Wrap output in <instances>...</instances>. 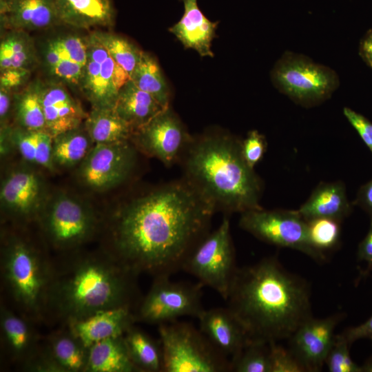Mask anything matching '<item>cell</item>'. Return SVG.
<instances>
[{
	"label": "cell",
	"instance_id": "cell-1",
	"mask_svg": "<svg viewBox=\"0 0 372 372\" xmlns=\"http://www.w3.org/2000/svg\"><path fill=\"white\" fill-rule=\"evenodd\" d=\"M214 210L188 181L164 186L118 214L110 254L136 275L170 276L208 234Z\"/></svg>",
	"mask_w": 372,
	"mask_h": 372
},
{
	"label": "cell",
	"instance_id": "cell-2",
	"mask_svg": "<svg viewBox=\"0 0 372 372\" xmlns=\"http://www.w3.org/2000/svg\"><path fill=\"white\" fill-rule=\"evenodd\" d=\"M226 301L254 342L289 339L313 317L307 282L287 271L275 257L238 267Z\"/></svg>",
	"mask_w": 372,
	"mask_h": 372
},
{
	"label": "cell",
	"instance_id": "cell-3",
	"mask_svg": "<svg viewBox=\"0 0 372 372\" xmlns=\"http://www.w3.org/2000/svg\"><path fill=\"white\" fill-rule=\"evenodd\" d=\"M134 273L108 256L79 257L53 268L45 314L68 323L101 311L132 309L138 297Z\"/></svg>",
	"mask_w": 372,
	"mask_h": 372
},
{
	"label": "cell",
	"instance_id": "cell-4",
	"mask_svg": "<svg viewBox=\"0 0 372 372\" xmlns=\"http://www.w3.org/2000/svg\"><path fill=\"white\" fill-rule=\"evenodd\" d=\"M188 182L214 209L244 212L260 209L262 183L243 158L241 142L227 135H207L189 145Z\"/></svg>",
	"mask_w": 372,
	"mask_h": 372
},
{
	"label": "cell",
	"instance_id": "cell-5",
	"mask_svg": "<svg viewBox=\"0 0 372 372\" xmlns=\"http://www.w3.org/2000/svg\"><path fill=\"white\" fill-rule=\"evenodd\" d=\"M1 261L4 282L15 304L30 318L43 317L52 266L30 245L18 239L8 243Z\"/></svg>",
	"mask_w": 372,
	"mask_h": 372
},
{
	"label": "cell",
	"instance_id": "cell-6",
	"mask_svg": "<svg viewBox=\"0 0 372 372\" xmlns=\"http://www.w3.org/2000/svg\"><path fill=\"white\" fill-rule=\"evenodd\" d=\"M163 372H228L230 359L192 324L176 320L158 325Z\"/></svg>",
	"mask_w": 372,
	"mask_h": 372
},
{
	"label": "cell",
	"instance_id": "cell-7",
	"mask_svg": "<svg viewBox=\"0 0 372 372\" xmlns=\"http://www.w3.org/2000/svg\"><path fill=\"white\" fill-rule=\"evenodd\" d=\"M271 78L280 92L304 107L324 102L340 85L339 76L333 69L288 51L274 65Z\"/></svg>",
	"mask_w": 372,
	"mask_h": 372
},
{
	"label": "cell",
	"instance_id": "cell-8",
	"mask_svg": "<svg viewBox=\"0 0 372 372\" xmlns=\"http://www.w3.org/2000/svg\"><path fill=\"white\" fill-rule=\"evenodd\" d=\"M228 218L208 234L191 254L183 269L226 300L237 269Z\"/></svg>",
	"mask_w": 372,
	"mask_h": 372
},
{
	"label": "cell",
	"instance_id": "cell-9",
	"mask_svg": "<svg viewBox=\"0 0 372 372\" xmlns=\"http://www.w3.org/2000/svg\"><path fill=\"white\" fill-rule=\"evenodd\" d=\"M239 226L269 244L299 251L319 262L326 260L311 243L307 221L298 210H247L240 213Z\"/></svg>",
	"mask_w": 372,
	"mask_h": 372
},
{
	"label": "cell",
	"instance_id": "cell-10",
	"mask_svg": "<svg viewBox=\"0 0 372 372\" xmlns=\"http://www.w3.org/2000/svg\"><path fill=\"white\" fill-rule=\"evenodd\" d=\"M169 277L154 278L134 313L136 320L159 325L183 316L198 318L204 311L201 283L174 282Z\"/></svg>",
	"mask_w": 372,
	"mask_h": 372
},
{
	"label": "cell",
	"instance_id": "cell-11",
	"mask_svg": "<svg viewBox=\"0 0 372 372\" xmlns=\"http://www.w3.org/2000/svg\"><path fill=\"white\" fill-rule=\"evenodd\" d=\"M87 58L79 86L92 108L114 107L128 74L110 56L92 32L87 37Z\"/></svg>",
	"mask_w": 372,
	"mask_h": 372
},
{
	"label": "cell",
	"instance_id": "cell-12",
	"mask_svg": "<svg viewBox=\"0 0 372 372\" xmlns=\"http://www.w3.org/2000/svg\"><path fill=\"white\" fill-rule=\"evenodd\" d=\"M134 158V150L127 141L96 144L83 162L81 178L93 189L111 187L127 178Z\"/></svg>",
	"mask_w": 372,
	"mask_h": 372
},
{
	"label": "cell",
	"instance_id": "cell-13",
	"mask_svg": "<svg viewBox=\"0 0 372 372\" xmlns=\"http://www.w3.org/2000/svg\"><path fill=\"white\" fill-rule=\"evenodd\" d=\"M131 136L145 153L167 165L176 161L190 141L183 124L169 107L134 130Z\"/></svg>",
	"mask_w": 372,
	"mask_h": 372
},
{
	"label": "cell",
	"instance_id": "cell-14",
	"mask_svg": "<svg viewBox=\"0 0 372 372\" xmlns=\"http://www.w3.org/2000/svg\"><path fill=\"white\" fill-rule=\"evenodd\" d=\"M340 320L341 314L320 319L311 317L289 338V349L306 371H321Z\"/></svg>",
	"mask_w": 372,
	"mask_h": 372
},
{
	"label": "cell",
	"instance_id": "cell-15",
	"mask_svg": "<svg viewBox=\"0 0 372 372\" xmlns=\"http://www.w3.org/2000/svg\"><path fill=\"white\" fill-rule=\"evenodd\" d=\"M45 227L52 242L66 248L85 240L93 230L94 220L81 204L63 196L52 206Z\"/></svg>",
	"mask_w": 372,
	"mask_h": 372
},
{
	"label": "cell",
	"instance_id": "cell-16",
	"mask_svg": "<svg viewBox=\"0 0 372 372\" xmlns=\"http://www.w3.org/2000/svg\"><path fill=\"white\" fill-rule=\"evenodd\" d=\"M46 131L54 137L76 128L85 121L86 114L59 81L39 82Z\"/></svg>",
	"mask_w": 372,
	"mask_h": 372
},
{
	"label": "cell",
	"instance_id": "cell-17",
	"mask_svg": "<svg viewBox=\"0 0 372 372\" xmlns=\"http://www.w3.org/2000/svg\"><path fill=\"white\" fill-rule=\"evenodd\" d=\"M0 21L4 30L25 32L63 25L55 0H0Z\"/></svg>",
	"mask_w": 372,
	"mask_h": 372
},
{
	"label": "cell",
	"instance_id": "cell-18",
	"mask_svg": "<svg viewBox=\"0 0 372 372\" xmlns=\"http://www.w3.org/2000/svg\"><path fill=\"white\" fill-rule=\"evenodd\" d=\"M198 319L199 329L229 359L251 342L243 327L227 307L205 309Z\"/></svg>",
	"mask_w": 372,
	"mask_h": 372
},
{
	"label": "cell",
	"instance_id": "cell-19",
	"mask_svg": "<svg viewBox=\"0 0 372 372\" xmlns=\"http://www.w3.org/2000/svg\"><path fill=\"white\" fill-rule=\"evenodd\" d=\"M88 349L68 329L54 333L46 347L28 365L48 371H85Z\"/></svg>",
	"mask_w": 372,
	"mask_h": 372
},
{
	"label": "cell",
	"instance_id": "cell-20",
	"mask_svg": "<svg viewBox=\"0 0 372 372\" xmlns=\"http://www.w3.org/2000/svg\"><path fill=\"white\" fill-rule=\"evenodd\" d=\"M135 320L131 309L118 307L101 311L67 324L73 335L88 349L99 341L124 335Z\"/></svg>",
	"mask_w": 372,
	"mask_h": 372
},
{
	"label": "cell",
	"instance_id": "cell-21",
	"mask_svg": "<svg viewBox=\"0 0 372 372\" xmlns=\"http://www.w3.org/2000/svg\"><path fill=\"white\" fill-rule=\"evenodd\" d=\"M184 13L178 23L169 28L185 48L194 49L201 56L214 57L211 44L216 37L218 21H209L200 10L197 0H181Z\"/></svg>",
	"mask_w": 372,
	"mask_h": 372
},
{
	"label": "cell",
	"instance_id": "cell-22",
	"mask_svg": "<svg viewBox=\"0 0 372 372\" xmlns=\"http://www.w3.org/2000/svg\"><path fill=\"white\" fill-rule=\"evenodd\" d=\"M63 25L88 30L112 27L116 9L113 0H55Z\"/></svg>",
	"mask_w": 372,
	"mask_h": 372
},
{
	"label": "cell",
	"instance_id": "cell-23",
	"mask_svg": "<svg viewBox=\"0 0 372 372\" xmlns=\"http://www.w3.org/2000/svg\"><path fill=\"white\" fill-rule=\"evenodd\" d=\"M353 205L342 182L321 183L298 211L307 221L318 218L341 221L352 212Z\"/></svg>",
	"mask_w": 372,
	"mask_h": 372
},
{
	"label": "cell",
	"instance_id": "cell-24",
	"mask_svg": "<svg viewBox=\"0 0 372 372\" xmlns=\"http://www.w3.org/2000/svg\"><path fill=\"white\" fill-rule=\"evenodd\" d=\"M1 331L3 346L12 360L28 364L37 355L36 332L25 318L3 307Z\"/></svg>",
	"mask_w": 372,
	"mask_h": 372
},
{
	"label": "cell",
	"instance_id": "cell-25",
	"mask_svg": "<svg viewBox=\"0 0 372 372\" xmlns=\"http://www.w3.org/2000/svg\"><path fill=\"white\" fill-rule=\"evenodd\" d=\"M166 108L150 94L138 87L131 79L120 89L114 106L118 115L131 126L133 132Z\"/></svg>",
	"mask_w": 372,
	"mask_h": 372
},
{
	"label": "cell",
	"instance_id": "cell-26",
	"mask_svg": "<svg viewBox=\"0 0 372 372\" xmlns=\"http://www.w3.org/2000/svg\"><path fill=\"white\" fill-rule=\"evenodd\" d=\"M124 335L109 338L92 344L88 349L85 371H139L131 359Z\"/></svg>",
	"mask_w": 372,
	"mask_h": 372
},
{
	"label": "cell",
	"instance_id": "cell-27",
	"mask_svg": "<svg viewBox=\"0 0 372 372\" xmlns=\"http://www.w3.org/2000/svg\"><path fill=\"white\" fill-rule=\"evenodd\" d=\"M41 185L38 177L29 171L11 174L1 189V200L8 209L21 214L32 211L39 202Z\"/></svg>",
	"mask_w": 372,
	"mask_h": 372
},
{
	"label": "cell",
	"instance_id": "cell-28",
	"mask_svg": "<svg viewBox=\"0 0 372 372\" xmlns=\"http://www.w3.org/2000/svg\"><path fill=\"white\" fill-rule=\"evenodd\" d=\"M85 127L92 142L107 144L127 141L133 133L114 107L92 108L85 121Z\"/></svg>",
	"mask_w": 372,
	"mask_h": 372
},
{
	"label": "cell",
	"instance_id": "cell-29",
	"mask_svg": "<svg viewBox=\"0 0 372 372\" xmlns=\"http://www.w3.org/2000/svg\"><path fill=\"white\" fill-rule=\"evenodd\" d=\"M37 61L33 40L28 32L9 30L1 40L0 70H31Z\"/></svg>",
	"mask_w": 372,
	"mask_h": 372
},
{
	"label": "cell",
	"instance_id": "cell-30",
	"mask_svg": "<svg viewBox=\"0 0 372 372\" xmlns=\"http://www.w3.org/2000/svg\"><path fill=\"white\" fill-rule=\"evenodd\" d=\"M127 349L139 371H163V351L161 341H156L134 327L124 335Z\"/></svg>",
	"mask_w": 372,
	"mask_h": 372
},
{
	"label": "cell",
	"instance_id": "cell-31",
	"mask_svg": "<svg viewBox=\"0 0 372 372\" xmlns=\"http://www.w3.org/2000/svg\"><path fill=\"white\" fill-rule=\"evenodd\" d=\"M130 79L141 90L153 96L163 107H169V90L159 64L152 55L143 51Z\"/></svg>",
	"mask_w": 372,
	"mask_h": 372
},
{
	"label": "cell",
	"instance_id": "cell-32",
	"mask_svg": "<svg viewBox=\"0 0 372 372\" xmlns=\"http://www.w3.org/2000/svg\"><path fill=\"white\" fill-rule=\"evenodd\" d=\"M92 142L81 126L53 137L52 160L62 166L74 165L86 158Z\"/></svg>",
	"mask_w": 372,
	"mask_h": 372
},
{
	"label": "cell",
	"instance_id": "cell-33",
	"mask_svg": "<svg viewBox=\"0 0 372 372\" xmlns=\"http://www.w3.org/2000/svg\"><path fill=\"white\" fill-rule=\"evenodd\" d=\"M43 58L47 69L61 61L85 65L87 58V37L69 34L50 39L44 46Z\"/></svg>",
	"mask_w": 372,
	"mask_h": 372
},
{
	"label": "cell",
	"instance_id": "cell-34",
	"mask_svg": "<svg viewBox=\"0 0 372 372\" xmlns=\"http://www.w3.org/2000/svg\"><path fill=\"white\" fill-rule=\"evenodd\" d=\"M17 118L23 129L46 131L39 82L31 83L14 96Z\"/></svg>",
	"mask_w": 372,
	"mask_h": 372
},
{
	"label": "cell",
	"instance_id": "cell-35",
	"mask_svg": "<svg viewBox=\"0 0 372 372\" xmlns=\"http://www.w3.org/2000/svg\"><path fill=\"white\" fill-rule=\"evenodd\" d=\"M110 56L130 76L138 64L143 50L118 34L103 31L92 32Z\"/></svg>",
	"mask_w": 372,
	"mask_h": 372
},
{
	"label": "cell",
	"instance_id": "cell-36",
	"mask_svg": "<svg viewBox=\"0 0 372 372\" xmlns=\"http://www.w3.org/2000/svg\"><path fill=\"white\" fill-rule=\"evenodd\" d=\"M230 371L271 372L269 344L250 342L230 359Z\"/></svg>",
	"mask_w": 372,
	"mask_h": 372
},
{
	"label": "cell",
	"instance_id": "cell-37",
	"mask_svg": "<svg viewBox=\"0 0 372 372\" xmlns=\"http://www.w3.org/2000/svg\"><path fill=\"white\" fill-rule=\"evenodd\" d=\"M340 221L327 218L307 221L308 234L312 245L323 251L334 248L340 240Z\"/></svg>",
	"mask_w": 372,
	"mask_h": 372
},
{
	"label": "cell",
	"instance_id": "cell-38",
	"mask_svg": "<svg viewBox=\"0 0 372 372\" xmlns=\"http://www.w3.org/2000/svg\"><path fill=\"white\" fill-rule=\"evenodd\" d=\"M349 343L343 335H335L325 360L330 372H362L361 366L351 358Z\"/></svg>",
	"mask_w": 372,
	"mask_h": 372
},
{
	"label": "cell",
	"instance_id": "cell-39",
	"mask_svg": "<svg viewBox=\"0 0 372 372\" xmlns=\"http://www.w3.org/2000/svg\"><path fill=\"white\" fill-rule=\"evenodd\" d=\"M271 372H304L305 368L289 349L278 344H269Z\"/></svg>",
	"mask_w": 372,
	"mask_h": 372
},
{
	"label": "cell",
	"instance_id": "cell-40",
	"mask_svg": "<svg viewBox=\"0 0 372 372\" xmlns=\"http://www.w3.org/2000/svg\"><path fill=\"white\" fill-rule=\"evenodd\" d=\"M267 149L265 136L257 130H251L241 142V152L247 164L254 169L262 158Z\"/></svg>",
	"mask_w": 372,
	"mask_h": 372
},
{
	"label": "cell",
	"instance_id": "cell-41",
	"mask_svg": "<svg viewBox=\"0 0 372 372\" xmlns=\"http://www.w3.org/2000/svg\"><path fill=\"white\" fill-rule=\"evenodd\" d=\"M343 114L372 153V123L347 107L343 109Z\"/></svg>",
	"mask_w": 372,
	"mask_h": 372
},
{
	"label": "cell",
	"instance_id": "cell-42",
	"mask_svg": "<svg viewBox=\"0 0 372 372\" xmlns=\"http://www.w3.org/2000/svg\"><path fill=\"white\" fill-rule=\"evenodd\" d=\"M38 131L25 129L17 130L14 134V142L24 159L34 163Z\"/></svg>",
	"mask_w": 372,
	"mask_h": 372
},
{
	"label": "cell",
	"instance_id": "cell-43",
	"mask_svg": "<svg viewBox=\"0 0 372 372\" xmlns=\"http://www.w3.org/2000/svg\"><path fill=\"white\" fill-rule=\"evenodd\" d=\"M53 137L47 131L37 132L35 163L50 168L52 165Z\"/></svg>",
	"mask_w": 372,
	"mask_h": 372
},
{
	"label": "cell",
	"instance_id": "cell-44",
	"mask_svg": "<svg viewBox=\"0 0 372 372\" xmlns=\"http://www.w3.org/2000/svg\"><path fill=\"white\" fill-rule=\"evenodd\" d=\"M30 74V70L9 69L1 72L0 87L12 91L23 85Z\"/></svg>",
	"mask_w": 372,
	"mask_h": 372
},
{
	"label": "cell",
	"instance_id": "cell-45",
	"mask_svg": "<svg viewBox=\"0 0 372 372\" xmlns=\"http://www.w3.org/2000/svg\"><path fill=\"white\" fill-rule=\"evenodd\" d=\"M357 258L358 261L366 263L365 273H369L372 270V221L366 235L358 245Z\"/></svg>",
	"mask_w": 372,
	"mask_h": 372
},
{
	"label": "cell",
	"instance_id": "cell-46",
	"mask_svg": "<svg viewBox=\"0 0 372 372\" xmlns=\"http://www.w3.org/2000/svg\"><path fill=\"white\" fill-rule=\"evenodd\" d=\"M352 204L364 210L372 221V178L360 187Z\"/></svg>",
	"mask_w": 372,
	"mask_h": 372
},
{
	"label": "cell",
	"instance_id": "cell-47",
	"mask_svg": "<svg viewBox=\"0 0 372 372\" xmlns=\"http://www.w3.org/2000/svg\"><path fill=\"white\" fill-rule=\"evenodd\" d=\"M343 335L351 345L358 340L372 338V315L364 323L346 330Z\"/></svg>",
	"mask_w": 372,
	"mask_h": 372
},
{
	"label": "cell",
	"instance_id": "cell-48",
	"mask_svg": "<svg viewBox=\"0 0 372 372\" xmlns=\"http://www.w3.org/2000/svg\"><path fill=\"white\" fill-rule=\"evenodd\" d=\"M359 53L364 62L372 68V29L361 40Z\"/></svg>",
	"mask_w": 372,
	"mask_h": 372
},
{
	"label": "cell",
	"instance_id": "cell-49",
	"mask_svg": "<svg viewBox=\"0 0 372 372\" xmlns=\"http://www.w3.org/2000/svg\"><path fill=\"white\" fill-rule=\"evenodd\" d=\"M11 101V90L0 87V118L1 125L8 115Z\"/></svg>",
	"mask_w": 372,
	"mask_h": 372
},
{
	"label": "cell",
	"instance_id": "cell-50",
	"mask_svg": "<svg viewBox=\"0 0 372 372\" xmlns=\"http://www.w3.org/2000/svg\"><path fill=\"white\" fill-rule=\"evenodd\" d=\"M360 366L362 372H372V356L369 357Z\"/></svg>",
	"mask_w": 372,
	"mask_h": 372
},
{
	"label": "cell",
	"instance_id": "cell-51",
	"mask_svg": "<svg viewBox=\"0 0 372 372\" xmlns=\"http://www.w3.org/2000/svg\"><path fill=\"white\" fill-rule=\"evenodd\" d=\"M371 340L372 341V338L371 339Z\"/></svg>",
	"mask_w": 372,
	"mask_h": 372
}]
</instances>
